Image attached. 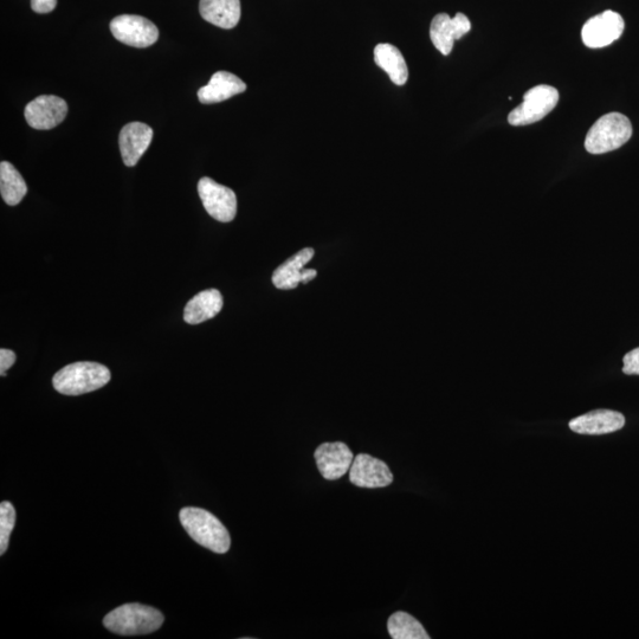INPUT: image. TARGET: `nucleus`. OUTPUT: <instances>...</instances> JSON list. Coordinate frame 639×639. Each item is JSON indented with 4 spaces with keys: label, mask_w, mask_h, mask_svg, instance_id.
Masks as SVG:
<instances>
[{
    "label": "nucleus",
    "mask_w": 639,
    "mask_h": 639,
    "mask_svg": "<svg viewBox=\"0 0 639 639\" xmlns=\"http://www.w3.org/2000/svg\"><path fill=\"white\" fill-rule=\"evenodd\" d=\"M179 519L187 534L200 546L219 554L230 550L228 529L215 515L202 508L186 507L180 511Z\"/></svg>",
    "instance_id": "obj_1"
},
{
    "label": "nucleus",
    "mask_w": 639,
    "mask_h": 639,
    "mask_svg": "<svg viewBox=\"0 0 639 639\" xmlns=\"http://www.w3.org/2000/svg\"><path fill=\"white\" fill-rule=\"evenodd\" d=\"M153 139V129L142 122H131L121 129L119 144L122 160L128 167L139 163L150 147Z\"/></svg>",
    "instance_id": "obj_14"
},
{
    "label": "nucleus",
    "mask_w": 639,
    "mask_h": 639,
    "mask_svg": "<svg viewBox=\"0 0 639 639\" xmlns=\"http://www.w3.org/2000/svg\"><path fill=\"white\" fill-rule=\"evenodd\" d=\"M350 481L360 488H384L393 482V475L385 462L370 455L360 454L354 457Z\"/></svg>",
    "instance_id": "obj_12"
},
{
    "label": "nucleus",
    "mask_w": 639,
    "mask_h": 639,
    "mask_svg": "<svg viewBox=\"0 0 639 639\" xmlns=\"http://www.w3.org/2000/svg\"><path fill=\"white\" fill-rule=\"evenodd\" d=\"M223 296L217 289L203 290L187 303L184 309V320L190 325H199L208 321L222 311Z\"/></svg>",
    "instance_id": "obj_18"
},
{
    "label": "nucleus",
    "mask_w": 639,
    "mask_h": 639,
    "mask_svg": "<svg viewBox=\"0 0 639 639\" xmlns=\"http://www.w3.org/2000/svg\"><path fill=\"white\" fill-rule=\"evenodd\" d=\"M316 466L324 479L337 481L352 467L354 455L345 443H324L315 450Z\"/></svg>",
    "instance_id": "obj_11"
},
{
    "label": "nucleus",
    "mask_w": 639,
    "mask_h": 639,
    "mask_svg": "<svg viewBox=\"0 0 639 639\" xmlns=\"http://www.w3.org/2000/svg\"><path fill=\"white\" fill-rule=\"evenodd\" d=\"M15 363L16 354L2 348V350H0V374H2V377L6 376V371L10 370Z\"/></svg>",
    "instance_id": "obj_24"
},
{
    "label": "nucleus",
    "mask_w": 639,
    "mask_h": 639,
    "mask_svg": "<svg viewBox=\"0 0 639 639\" xmlns=\"http://www.w3.org/2000/svg\"><path fill=\"white\" fill-rule=\"evenodd\" d=\"M25 119L30 127L48 131L62 124L68 114L67 102L54 95H42L25 107Z\"/></svg>",
    "instance_id": "obj_9"
},
{
    "label": "nucleus",
    "mask_w": 639,
    "mask_h": 639,
    "mask_svg": "<svg viewBox=\"0 0 639 639\" xmlns=\"http://www.w3.org/2000/svg\"><path fill=\"white\" fill-rule=\"evenodd\" d=\"M625 417L621 412L595 410L572 419L570 429L579 435H606L624 428Z\"/></svg>",
    "instance_id": "obj_15"
},
{
    "label": "nucleus",
    "mask_w": 639,
    "mask_h": 639,
    "mask_svg": "<svg viewBox=\"0 0 639 639\" xmlns=\"http://www.w3.org/2000/svg\"><path fill=\"white\" fill-rule=\"evenodd\" d=\"M198 193L204 208L218 222L234 221L237 213V198L229 187L218 184L211 178L199 180Z\"/></svg>",
    "instance_id": "obj_6"
},
{
    "label": "nucleus",
    "mask_w": 639,
    "mask_h": 639,
    "mask_svg": "<svg viewBox=\"0 0 639 639\" xmlns=\"http://www.w3.org/2000/svg\"><path fill=\"white\" fill-rule=\"evenodd\" d=\"M471 29L469 18L457 14L451 18L448 14H438L430 25V38L435 48L444 56H448L454 49L457 40H461Z\"/></svg>",
    "instance_id": "obj_10"
},
{
    "label": "nucleus",
    "mask_w": 639,
    "mask_h": 639,
    "mask_svg": "<svg viewBox=\"0 0 639 639\" xmlns=\"http://www.w3.org/2000/svg\"><path fill=\"white\" fill-rule=\"evenodd\" d=\"M315 251L312 248H305L295 254L282 266L274 271L273 283L277 289L292 290L300 283H308L315 279V269H303L307 263L312 261Z\"/></svg>",
    "instance_id": "obj_13"
},
{
    "label": "nucleus",
    "mask_w": 639,
    "mask_h": 639,
    "mask_svg": "<svg viewBox=\"0 0 639 639\" xmlns=\"http://www.w3.org/2000/svg\"><path fill=\"white\" fill-rule=\"evenodd\" d=\"M247 90V85L234 74L228 71H217L210 82L198 90V99L204 105H212L227 101L232 96L242 94Z\"/></svg>",
    "instance_id": "obj_16"
},
{
    "label": "nucleus",
    "mask_w": 639,
    "mask_h": 639,
    "mask_svg": "<svg viewBox=\"0 0 639 639\" xmlns=\"http://www.w3.org/2000/svg\"><path fill=\"white\" fill-rule=\"evenodd\" d=\"M111 382V371L105 365L82 361L58 371L53 378L57 392L66 396H81L102 389Z\"/></svg>",
    "instance_id": "obj_3"
},
{
    "label": "nucleus",
    "mask_w": 639,
    "mask_h": 639,
    "mask_svg": "<svg viewBox=\"0 0 639 639\" xmlns=\"http://www.w3.org/2000/svg\"><path fill=\"white\" fill-rule=\"evenodd\" d=\"M57 5V0H31V9L36 14H49L54 11Z\"/></svg>",
    "instance_id": "obj_25"
},
{
    "label": "nucleus",
    "mask_w": 639,
    "mask_h": 639,
    "mask_svg": "<svg viewBox=\"0 0 639 639\" xmlns=\"http://www.w3.org/2000/svg\"><path fill=\"white\" fill-rule=\"evenodd\" d=\"M559 102L557 89L541 85L529 89L524 95V102L508 115V122L512 126H527L541 121L550 114Z\"/></svg>",
    "instance_id": "obj_5"
},
{
    "label": "nucleus",
    "mask_w": 639,
    "mask_h": 639,
    "mask_svg": "<svg viewBox=\"0 0 639 639\" xmlns=\"http://www.w3.org/2000/svg\"><path fill=\"white\" fill-rule=\"evenodd\" d=\"M374 61L379 68L386 71L387 75L397 86H404L409 79L408 64L395 45L389 43L378 44L374 49Z\"/></svg>",
    "instance_id": "obj_19"
},
{
    "label": "nucleus",
    "mask_w": 639,
    "mask_h": 639,
    "mask_svg": "<svg viewBox=\"0 0 639 639\" xmlns=\"http://www.w3.org/2000/svg\"><path fill=\"white\" fill-rule=\"evenodd\" d=\"M165 617L152 606L138 603L119 606L103 618V625L109 631L121 636L148 635L156 632L164 624Z\"/></svg>",
    "instance_id": "obj_2"
},
{
    "label": "nucleus",
    "mask_w": 639,
    "mask_h": 639,
    "mask_svg": "<svg viewBox=\"0 0 639 639\" xmlns=\"http://www.w3.org/2000/svg\"><path fill=\"white\" fill-rule=\"evenodd\" d=\"M16 525L15 507L4 501L0 505V554H5L9 548L10 535Z\"/></svg>",
    "instance_id": "obj_22"
},
{
    "label": "nucleus",
    "mask_w": 639,
    "mask_h": 639,
    "mask_svg": "<svg viewBox=\"0 0 639 639\" xmlns=\"http://www.w3.org/2000/svg\"><path fill=\"white\" fill-rule=\"evenodd\" d=\"M199 12L218 28L234 29L241 19V0H200Z\"/></svg>",
    "instance_id": "obj_17"
},
{
    "label": "nucleus",
    "mask_w": 639,
    "mask_h": 639,
    "mask_svg": "<svg viewBox=\"0 0 639 639\" xmlns=\"http://www.w3.org/2000/svg\"><path fill=\"white\" fill-rule=\"evenodd\" d=\"M624 29L623 17L615 11L608 10L585 23L582 30L583 42L587 48H605L619 40Z\"/></svg>",
    "instance_id": "obj_8"
},
{
    "label": "nucleus",
    "mask_w": 639,
    "mask_h": 639,
    "mask_svg": "<svg viewBox=\"0 0 639 639\" xmlns=\"http://www.w3.org/2000/svg\"><path fill=\"white\" fill-rule=\"evenodd\" d=\"M0 192L4 202L10 206H16L22 202L28 192L22 174L8 161L0 164Z\"/></svg>",
    "instance_id": "obj_20"
},
{
    "label": "nucleus",
    "mask_w": 639,
    "mask_h": 639,
    "mask_svg": "<svg viewBox=\"0 0 639 639\" xmlns=\"http://www.w3.org/2000/svg\"><path fill=\"white\" fill-rule=\"evenodd\" d=\"M632 137V125L621 113L600 118L586 135L585 148L591 154L609 153L621 148Z\"/></svg>",
    "instance_id": "obj_4"
},
{
    "label": "nucleus",
    "mask_w": 639,
    "mask_h": 639,
    "mask_svg": "<svg viewBox=\"0 0 639 639\" xmlns=\"http://www.w3.org/2000/svg\"><path fill=\"white\" fill-rule=\"evenodd\" d=\"M623 372L628 376H639V347L626 353L623 358Z\"/></svg>",
    "instance_id": "obj_23"
},
{
    "label": "nucleus",
    "mask_w": 639,
    "mask_h": 639,
    "mask_svg": "<svg viewBox=\"0 0 639 639\" xmlns=\"http://www.w3.org/2000/svg\"><path fill=\"white\" fill-rule=\"evenodd\" d=\"M387 630L393 639H429L428 632L415 617L406 612H396L387 622Z\"/></svg>",
    "instance_id": "obj_21"
},
{
    "label": "nucleus",
    "mask_w": 639,
    "mask_h": 639,
    "mask_svg": "<svg viewBox=\"0 0 639 639\" xmlns=\"http://www.w3.org/2000/svg\"><path fill=\"white\" fill-rule=\"evenodd\" d=\"M113 36L121 43L134 48L151 47L158 41L159 30L147 18L135 15H122L111 23Z\"/></svg>",
    "instance_id": "obj_7"
}]
</instances>
